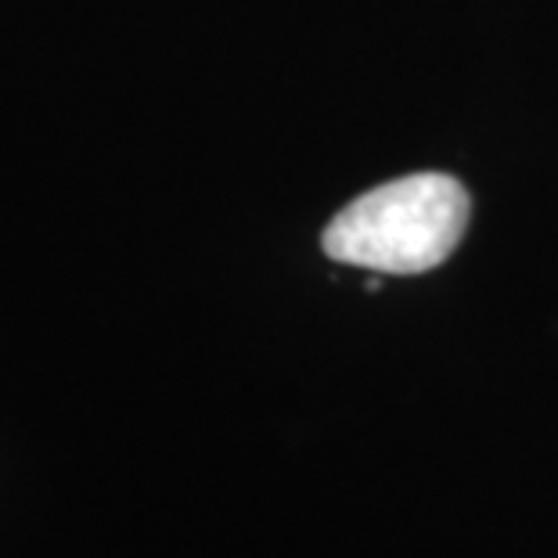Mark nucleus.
<instances>
[{
    "instance_id": "f257e3e1",
    "label": "nucleus",
    "mask_w": 558,
    "mask_h": 558,
    "mask_svg": "<svg viewBox=\"0 0 558 558\" xmlns=\"http://www.w3.org/2000/svg\"><path fill=\"white\" fill-rule=\"evenodd\" d=\"M472 198L447 173H414L353 198L325 228L336 264L378 275H422L454 253L469 228Z\"/></svg>"
}]
</instances>
